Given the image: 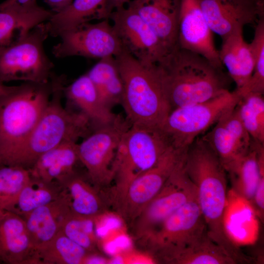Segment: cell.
<instances>
[{
	"label": "cell",
	"instance_id": "1",
	"mask_svg": "<svg viewBox=\"0 0 264 264\" xmlns=\"http://www.w3.org/2000/svg\"><path fill=\"white\" fill-rule=\"evenodd\" d=\"M184 169L196 188L198 204L209 237L237 264L249 263L250 258L233 242L225 227L226 171L216 154L201 137H198L188 147Z\"/></svg>",
	"mask_w": 264,
	"mask_h": 264
},
{
	"label": "cell",
	"instance_id": "2",
	"mask_svg": "<svg viewBox=\"0 0 264 264\" xmlns=\"http://www.w3.org/2000/svg\"><path fill=\"white\" fill-rule=\"evenodd\" d=\"M115 58L123 80L121 104L128 121L161 131L171 111L162 66L142 64L125 50Z\"/></svg>",
	"mask_w": 264,
	"mask_h": 264
},
{
	"label": "cell",
	"instance_id": "3",
	"mask_svg": "<svg viewBox=\"0 0 264 264\" xmlns=\"http://www.w3.org/2000/svg\"><path fill=\"white\" fill-rule=\"evenodd\" d=\"M171 111L206 101L229 90L230 76L196 53L178 47L161 65Z\"/></svg>",
	"mask_w": 264,
	"mask_h": 264
},
{
	"label": "cell",
	"instance_id": "4",
	"mask_svg": "<svg viewBox=\"0 0 264 264\" xmlns=\"http://www.w3.org/2000/svg\"><path fill=\"white\" fill-rule=\"evenodd\" d=\"M50 80L52 90L49 102L13 165L30 169L46 151L65 142H77L94 130L84 113L63 106L64 77L53 73Z\"/></svg>",
	"mask_w": 264,
	"mask_h": 264
},
{
	"label": "cell",
	"instance_id": "5",
	"mask_svg": "<svg viewBox=\"0 0 264 264\" xmlns=\"http://www.w3.org/2000/svg\"><path fill=\"white\" fill-rule=\"evenodd\" d=\"M51 81L24 82L0 97V165H13L50 100Z\"/></svg>",
	"mask_w": 264,
	"mask_h": 264
},
{
	"label": "cell",
	"instance_id": "6",
	"mask_svg": "<svg viewBox=\"0 0 264 264\" xmlns=\"http://www.w3.org/2000/svg\"><path fill=\"white\" fill-rule=\"evenodd\" d=\"M172 146L162 131L131 125L119 142L114 165L115 187L110 200L119 207L130 183L154 167Z\"/></svg>",
	"mask_w": 264,
	"mask_h": 264
},
{
	"label": "cell",
	"instance_id": "7",
	"mask_svg": "<svg viewBox=\"0 0 264 264\" xmlns=\"http://www.w3.org/2000/svg\"><path fill=\"white\" fill-rule=\"evenodd\" d=\"M48 35L46 22H43L18 41L0 49V83L49 82L54 65L44 48Z\"/></svg>",
	"mask_w": 264,
	"mask_h": 264
},
{
	"label": "cell",
	"instance_id": "8",
	"mask_svg": "<svg viewBox=\"0 0 264 264\" xmlns=\"http://www.w3.org/2000/svg\"><path fill=\"white\" fill-rule=\"evenodd\" d=\"M240 98L236 90H228L206 101L173 110L161 131L173 147L186 150L198 135L234 108Z\"/></svg>",
	"mask_w": 264,
	"mask_h": 264
},
{
	"label": "cell",
	"instance_id": "9",
	"mask_svg": "<svg viewBox=\"0 0 264 264\" xmlns=\"http://www.w3.org/2000/svg\"><path fill=\"white\" fill-rule=\"evenodd\" d=\"M131 124L120 116L113 123L99 127L79 144L80 161L99 191L110 184L114 176L116 153L121 136Z\"/></svg>",
	"mask_w": 264,
	"mask_h": 264
},
{
	"label": "cell",
	"instance_id": "10",
	"mask_svg": "<svg viewBox=\"0 0 264 264\" xmlns=\"http://www.w3.org/2000/svg\"><path fill=\"white\" fill-rule=\"evenodd\" d=\"M184 160L132 224V235L139 242L156 231L180 207L197 197L196 188L185 172Z\"/></svg>",
	"mask_w": 264,
	"mask_h": 264
},
{
	"label": "cell",
	"instance_id": "11",
	"mask_svg": "<svg viewBox=\"0 0 264 264\" xmlns=\"http://www.w3.org/2000/svg\"><path fill=\"white\" fill-rule=\"evenodd\" d=\"M53 46L56 58L81 56L101 59L116 57L124 50L109 19L81 24L62 33Z\"/></svg>",
	"mask_w": 264,
	"mask_h": 264
},
{
	"label": "cell",
	"instance_id": "12",
	"mask_svg": "<svg viewBox=\"0 0 264 264\" xmlns=\"http://www.w3.org/2000/svg\"><path fill=\"white\" fill-rule=\"evenodd\" d=\"M109 19L124 50L139 62L162 65L172 53L150 26L129 6L114 10Z\"/></svg>",
	"mask_w": 264,
	"mask_h": 264
},
{
	"label": "cell",
	"instance_id": "13",
	"mask_svg": "<svg viewBox=\"0 0 264 264\" xmlns=\"http://www.w3.org/2000/svg\"><path fill=\"white\" fill-rule=\"evenodd\" d=\"M186 150L171 147L156 164L130 183L118 213L131 225L183 161Z\"/></svg>",
	"mask_w": 264,
	"mask_h": 264
},
{
	"label": "cell",
	"instance_id": "14",
	"mask_svg": "<svg viewBox=\"0 0 264 264\" xmlns=\"http://www.w3.org/2000/svg\"><path fill=\"white\" fill-rule=\"evenodd\" d=\"M207 230L197 197L170 215L159 228L139 243L156 258Z\"/></svg>",
	"mask_w": 264,
	"mask_h": 264
},
{
	"label": "cell",
	"instance_id": "15",
	"mask_svg": "<svg viewBox=\"0 0 264 264\" xmlns=\"http://www.w3.org/2000/svg\"><path fill=\"white\" fill-rule=\"evenodd\" d=\"M213 33L222 38L264 16V0H198Z\"/></svg>",
	"mask_w": 264,
	"mask_h": 264
},
{
	"label": "cell",
	"instance_id": "16",
	"mask_svg": "<svg viewBox=\"0 0 264 264\" xmlns=\"http://www.w3.org/2000/svg\"><path fill=\"white\" fill-rule=\"evenodd\" d=\"M213 32L203 14L198 0H180L177 32L178 47L198 54L215 66L223 68Z\"/></svg>",
	"mask_w": 264,
	"mask_h": 264
},
{
	"label": "cell",
	"instance_id": "17",
	"mask_svg": "<svg viewBox=\"0 0 264 264\" xmlns=\"http://www.w3.org/2000/svg\"><path fill=\"white\" fill-rule=\"evenodd\" d=\"M201 138L216 154L224 169L246 153L252 142L240 118L236 106L223 115Z\"/></svg>",
	"mask_w": 264,
	"mask_h": 264
},
{
	"label": "cell",
	"instance_id": "18",
	"mask_svg": "<svg viewBox=\"0 0 264 264\" xmlns=\"http://www.w3.org/2000/svg\"><path fill=\"white\" fill-rule=\"evenodd\" d=\"M127 5L150 26L170 52L178 47L180 0H131Z\"/></svg>",
	"mask_w": 264,
	"mask_h": 264
},
{
	"label": "cell",
	"instance_id": "19",
	"mask_svg": "<svg viewBox=\"0 0 264 264\" xmlns=\"http://www.w3.org/2000/svg\"><path fill=\"white\" fill-rule=\"evenodd\" d=\"M71 213L68 198L63 190L58 198L22 217L34 251L61 231L64 221Z\"/></svg>",
	"mask_w": 264,
	"mask_h": 264
},
{
	"label": "cell",
	"instance_id": "20",
	"mask_svg": "<svg viewBox=\"0 0 264 264\" xmlns=\"http://www.w3.org/2000/svg\"><path fill=\"white\" fill-rule=\"evenodd\" d=\"M34 252L23 218L0 209V260L9 264H29Z\"/></svg>",
	"mask_w": 264,
	"mask_h": 264
},
{
	"label": "cell",
	"instance_id": "21",
	"mask_svg": "<svg viewBox=\"0 0 264 264\" xmlns=\"http://www.w3.org/2000/svg\"><path fill=\"white\" fill-rule=\"evenodd\" d=\"M156 262L169 264H236V262L214 242L207 230L160 255Z\"/></svg>",
	"mask_w": 264,
	"mask_h": 264
},
{
	"label": "cell",
	"instance_id": "22",
	"mask_svg": "<svg viewBox=\"0 0 264 264\" xmlns=\"http://www.w3.org/2000/svg\"><path fill=\"white\" fill-rule=\"evenodd\" d=\"M225 170L234 192L250 203L259 182L264 180V144L252 139L247 152Z\"/></svg>",
	"mask_w": 264,
	"mask_h": 264
},
{
	"label": "cell",
	"instance_id": "23",
	"mask_svg": "<svg viewBox=\"0 0 264 264\" xmlns=\"http://www.w3.org/2000/svg\"><path fill=\"white\" fill-rule=\"evenodd\" d=\"M53 13L38 4L23 7L0 4V49L18 41L34 27L47 22Z\"/></svg>",
	"mask_w": 264,
	"mask_h": 264
},
{
	"label": "cell",
	"instance_id": "24",
	"mask_svg": "<svg viewBox=\"0 0 264 264\" xmlns=\"http://www.w3.org/2000/svg\"><path fill=\"white\" fill-rule=\"evenodd\" d=\"M63 94L89 119L94 129L111 124L119 117L103 102L87 73L64 86Z\"/></svg>",
	"mask_w": 264,
	"mask_h": 264
},
{
	"label": "cell",
	"instance_id": "25",
	"mask_svg": "<svg viewBox=\"0 0 264 264\" xmlns=\"http://www.w3.org/2000/svg\"><path fill=\"white\" fill-rule=\"evenodd\" d=\"M78 161V143L67 142L42 154L29 170L32 177L61 186L76 172Z\"/></svg>",
	"mask_w": 264,
	"mask_h": 264
},
{
	"label": "cell",
	"instance_id": "26",
	"mask_svg": "<svg viewBox=\"0 0 264 264\" xmlns=\"http://www.w3.org/2000/svg\"><path fill=\"white\" fill-rule=\"evenodd\" d=\"M242 28L238 29L222 38L219 50L220 60L227 73L241 89L248 81L254 69V62L250 44L244 39Z\"/></svg>",
	"mask_w": 264,
	"mask_h": 264
},
{
	"label": "cell",
	"instance_id": "27",
	"mask_svg": "<svg viewBox=\"0 0 264 264\" xmlns=\"http://www.w3.org/2000/svg\"><path fill=\"white\" fill-rule=\"evenodd\" d=\"M109 17L108 0H73L62 11L53 13L46 24L49 35L58 37L83 23Z\"/></svg>",
	"mask_w": 264,
	"mask_h": 264
},
{
	"label": "cell",
	"instance_id": "28",
	"mask_svg": "<svg viewBox=\"0 0 264 264\" xmlns=\"http://www.w3.org/2000/svg\"><path fill=\"white\" fill-rule=\"evenodd\" d=\"M66 194L72 214L96 219L107 208V201L93 187L76 172L61 185Z\"/></svg>",
	"mask_w": 264,
	"mask_h": 264
},
{
	"label": "cell",
	"instance_id": "29",
	"mask_svg": "<svg viewBox=\"0 0 264 264\" xmlns=\"http://www.w3.org/2000/svg\"><path fill=\"white\" fill-rule=\"evenodd\" d=\"M87 73L107 107L121 104L123 83L114 57L99 59Z\"/></svg>",
	"mask_w": 264,
	"mask_h": 264
},
{
	"label": "cell",
	"instance_id": "30",
	"mask_svg": "<svg viewBox=\"0 0 264 264\" xmlns=\"http://www.w3.org/2000/svg\"><path fill=\"white\" fill-rule=\"evenodd\" d=\"M90 253L60 231L34 251L30 264H83Z\"/></svg>",
	"mask_w": 264,
	"mask_h": 264
},
{
	"label": "cell",
	"instance_id": "31",
	"mask_svg": "<svg viewBox=\"0 0 264 264\" xmlns=\"http://www.w3.org/2000/svg\"><path fill=\"white\" fill-rule=\"evenodd\" d=\"M62 187L32 176L15 199L5 209L22 217L35 209L58 198Z\"/></svg>",
	"mask_w": 264,
	"mask_h": 264
},
{
	"label": "cell",
	"instance_id": "32",
	"mask_svg": "<svg viewBox=\"0 0 264 264\" xmlns=\"http://www.w3.org/2000/svg\"><path fill=\"white\" fill-rule=\"evenodd\" d=\"M236 108L240 118L251 138L264 144V94L248 93L241 96Z\"/></svg>",
	"mask_w": 264,
	"mask_h": 264
},
{
	"label": "cell",
	"instance_id": "33",
	"mask_svg": "<svg viewBox=\"0 0 264 264\" xmlns=\"http://www.w3.org/2000/svg\"><path fill=\"white\" fill-rule=\"evenodd\" d=\"M253 54L254 66L247 83L236 90L241 96L248 93H264V16L256 23L254 35L249 44Z\"/></svg>",
	"mask_w": 264,
	"mask_h": 264
},
{
	"label": "cell",
	"instance_id": "34",
	"mask_svg": "<svg viewBox=\"0 0 264 264\" xmlns=\"http://www.w3.org/2000/svg\"><path fill=\"white\" fill-rule=\"evenodd\" d=\"M95 219L72 213L64 221L61 231L68 238L90 253L98 252Z\"/></svg>",
	"mask_w": 264,
	"mask_h": 264
},
{
	"label": "cell",
	"instance_id": "35",
	"mask_svg": "<svg viewBox=\"0 0 264 264\" xmlns=\"http://www.w3.org/2000/svg\"><path fill=\"white\" fill-rule=\"evenodd\" d=\"M31 178L29 169L0 165V209H5Z\"/></svg>",
	"mask_w": 264,
	"mask_h": 264
},
{
	"label": "cell",
	"instance_id": "36",
	"mask_svg": "<svg viewBox=\"0 0 264 264\" xmlns=\"http://www.w3.org/2000/svg\"><path fill=\"white\" fill-rule=\"evenodd\" d=\"M73 0H45L53 13L59 12L67 7Z\"/></svg>",
	"mask_w": 264,
	"mask_h": 264
},
{
	"label": "cell",
	"instance_id": "37",
	"mask_svg": "<svg viewBox=\"0 0 264 264\" xmlns=\"http://www.w3.org/2000/svg\"><path fill=\"white\" fill-rule=\"evenodd\" d=\"M130 0H108V12L109 17L110 14L114 10L126 6Z\"/></svg>",
	"mask_w": 264,
	"mask_h": 264
},
{
	"label": "cell",
	"instance_id": "38",
	"mask_svg": "<svg viewBox=\"0 0 264 264\" xmlns=\"http://www.w3.org/2000/svg\"><path fill=\"white\" fill-rule=\"evenodd\" d=\"M2 3L23 7H31L38 5L37 0H6Z\"/></svg>",
	"mask_w": 264,
	"mask_h": 264
},
{
	"label": "cell",
	"instance_id": "39",
	"mask_svg": "<svg viewBox=\"0 0 264 264\" xmlns=\"http://www.w3.org/2000/svg\"><path fill=\"white\" fill-rule=\"evenodd\" d=\"M15 86H8L0 83V97L11 91Z\"/></svg>",
	"mask_w": 264,
	"mask_h": 264
}]
</instances>
